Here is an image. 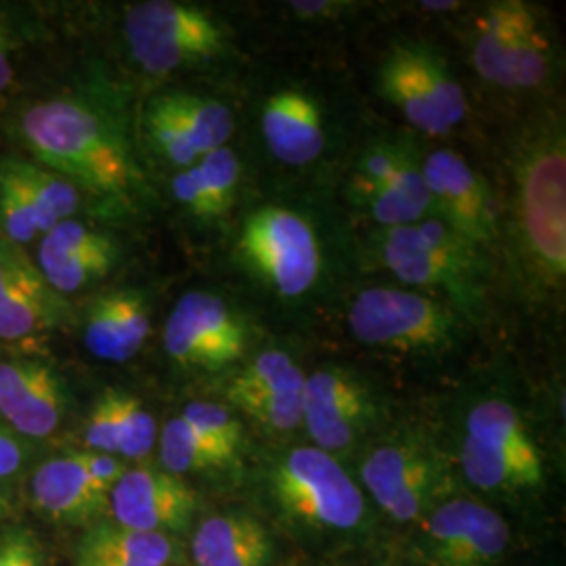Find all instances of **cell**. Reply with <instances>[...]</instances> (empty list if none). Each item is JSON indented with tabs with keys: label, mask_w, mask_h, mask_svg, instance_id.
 Listing matches in <instances>:
<instances>
[{
	"label": "cell",
	"mask_w": 566,
	"mask_h": 566,
	"mask_svg": "<svg viewBox=\"0 0 566 566\" xmlns=\"http://www.w3.org/2000/svg\"><path fill=\"white\" fill-rule=\"evenodd\" d=\"M21 135L42 163L88 191L122 193L135 177L116 133L81 103L61 99L30 107Z\"/></svg>",
	"instance_id": "1"
},
{
	"label": "cell",
	"mask_w": 566,
	"mask_h": 566,
	"mask_svg": "<svg viewBox=\"0 0 566 566\" xmlns=\"http://www.w3.org/2000/svg\"><path fill=\"white\" fill-rule=\"evenodd\" d=\"M269 495L287 525L317 537H340L364 525V491L317 447L280 458L269 474Z\"/></svg>",
	"instance_id": "2"
},
{
	"label": "cell",
	"mask_w": 566,
	"mask_h": 566,
	"mask_svg": "<svg viewBox=\"0 0 566 566\" xmlns=\"http://www.w3.org/2000/svg\"><path fill=\"white\" fill-rule=\"evenodd\" d=\"M465 479L489 493L533 491L544 485V460L521 413L500 399L474 405L462 443Z\"/></svg>",
	"instance_id": "3"
},
{
	"label": "cell",
	"mask_w": 566,
	"mask_h": 566,
	"mask_svg": "<svg viewBox=\"0 0 566 566\" xmlns=\"http://www.w3.org/2000/svg\"><path fill=\"white\" fill-rule=\"evenodd\" d=\"M518 227L526 254L549 283L566 275L565 137L552 130L525 154L518 175Z\"/></svg>",
	"instance_id": "4"
},
{
	"label": "cell",
	"mask_w": 566,
	"mask_h": 566,
	"mask_svg": "<svg viewBox=\"0 0 566 566\" xmlns=\"http://www.w3.org/2000/svg\"><path fill=\"white\" fill-rule=\"evenodd\" d=\"M348 324L361 343L401 353H441L458 336V317L446 304L397 287L364 290L350 304Z\"/></svg>",
	"instance_id": "5"
},
{
	"label": "cell",
	"mask_w": 566,
	"mask_h": 566,
	"mask_svg": "<svg viewBox=\"0 0 566 566\" xmlns=\"http://www.w3.org/2000/svg\"><path fill=\"white\" fill-rule=\"evenodd\" d=\"M124 30L133 57L154 74L210 60L223 51V28L202 9L172 0L130 7Z\"/></svg>",
	"instance_id": "6"
},
{
	"label": "cell",
	"mask_w": 566,
	"mask_h": 566,
	"mask_svg": "<svg viewBox=\"0 0 566 566\" xmlns=\"http://www.w3.org/2000/svg\"><path fill=\"white\" fill-rule=\"evenodd\" d=\"M380 91L405 120L428 135H447L464 120V91L446 63L416 44L395 46L380 67Z\"/></svg>",
	"instance_id": "7"
},
{
	"label": "cell",
	"mask_w": 566,
	"mask_h": 566,
	"mask_svg": "<svg viewBox=\"0 0 566 566\" xmlns=\"http://www.w3.org/2000/svg\"><path fill=\"white\" fill-rule=\"evenodd\" d=\"M472 61L485 81L504 88H531L544 82L549 46L525 2L486 7L476 20Z\"/></svg>",
	"instance_id": "8"
},
{
	"label": "cell",
	"mask_w": 566,
	"mask_h": 566,
	"mask_svg": "<svg viewBox=\"0 0 566 566\" xmlns=\"http://www.w3.org/2000/svg\"><path fill=\"white\" fill-rule=\"evenodd\" d=\"M380 259L401 282L418 287H443L462 303L472 290L474 245L443 221H418L386 229Z\"/></svg>",
	"instance_id": "9"
},
{
	"label": "cell",
	"mask_w": 566,
	"mask_h": 566,
	"mask_svg": "<svg viewBox=\"0 0 566 566\" xmlns=\"http://www.w3.org/2000/svg\"><path fill=\"white\" fill-rule=\"evenodd\" d=\"M240 250L282 296H303L317 282L319 245L313 229L292 210L269 206L250 214Z\"/></svg>",
	"instance_id": "10"
},
{
	"label": "cell",
	"mask_w": 566,
	"mask_h": 566,
	"mask_svg": "<svg viewBox=\"0 0 566 566\" xmlns=\"http://www.w3.org/2000/svg\"><path fill=\"white\" fill-rule=\"evenodd\" d=\"M164 346L182 367L217 371L242 357L245 329L223 298L189 292L166 322Z\"/></svg>",
	"instance_id": "11"
},
{
	"label": "cell",
	"mask_w": 566,
	"mask_h": 566,
	"mask_svg": "<svg viewBox=\"0 0 566 566\" xmlns=\"http://www.w3.org/2000/svg\"><path fill=\"white\" fill-rule=\"evenodd\" d=\"M510 547V526L491 507L451 500L432 507L422 526L426 566H497Z\"/></svg>",
	"instance_id": "12"
},
{
	"label": "cell",
	"mask_w": 566,
	"mask_h": 566,
	"mask_svg": "<svg viewBox=\"0 0 566 566\" xmlns=\"http://www.w3.org/2000/svg\"><path fill=\"white\" fill-rule=\"evenodd\" d=\"M361 483L388 518L411 523L426 512L437 470L424 447L413 441H386L365 455Z\"/></svg>",
	"instance_id": "13"
},
{
	"label": "cell",
	"mask_w": 566,
	"mask_h": 566,
	"mask_svg": "<svg viewBox=\"0 0 566 566\" xmlns=\"http://www.w3.org/2000/svg\"><path fill=\"white\" fill-rule=\"evenodd\" d=\"M374 416L365 386L343 369H319L304 378L303 424L317 449L334 455L357 441Z\"/></svg>",
	"instance_id": "14"
},
{
	"label": "cell",
	"mask_w": 566,
	"mask_h": 566,
	"mask_svg": "<svg viewBox=\"0 0 566 566\" xmlns=\"http://www.w3.org/2000/svg\"><path fill=\"white\" fill-rule=\"evenodd\" d=\"M196 507V493L179 476L149 468L126 470L109 493L114 523L168 537L189 528Z\"/></svg>",
	"instance_id": "15"
},
{
	"label": "cell",
	"mask_w": 566,
	"mask_h": 566,
	"mask_svg": "<svg viewBox=\"0 0 566 566\" xmlns=\"http://www.w3.org/2000/svg\"><path fill=\"white\" fill-rule=\"evenodd\" d=\"M432 208L441 210L443 223L470 245L495 238V210L485 181L462 156L439 149L422 164Z\"/></svg>",
	"instance_id": "16"
},
{
	"label": "cell",
	"mask_w": 566,
	"mask_h": 566,
	"mask_svg": "<svg viewBox=\"0 0 566 566\" xmlns=\"http://www.w3.org/2000/svg\"><path fill=\"white\" fill-rule=\"evenodd\" d=\"M304 374L285 353L266 350L233 378L229 401L256 422L290 432L303 424Z\"/></svg>",
	"instance_id": "17"
},
{
	"label": "cell",
	"mask_w": 566,
	"mask_h": 566,
	"mask_svg": "<svg viewBox=\"0 0 566 566\" xmlns=\"http://www.w3.org/2000/svg\"><path fill=\"white\" fill-rule=\"evenodd\" d=\"M0 416L21 434L42 439L61 420V386L39 364H0Z\"/></svg>",
	"instance_id": "18"
},
{
	"label": "cell",
	"mask_w": 566,
	"mask_h": 566,
	"mask_svg": "<svg viewBox=\"0 0 566 566\" xmlns=\"http://www.w3.org/2000/svg\"><path fill=\"white\" fill-rule=\"evenodd\" d=\"M149 329V306L142 292L116 290L88 306L84 344L97 359L124 364L142 350Z\"/></svg>",
	"instance_id": "19"
},
{
	"label": "cell",
	"mask_w": 566,
	"mask_h": 566,
	"mask_svg": "<svg viewBox=\"0 0 566 566\" xmlns=\"http://www.w3.org/2000/svg\"><path fill=\"white\" fill-rule=\"evenodd\" d=\"M263 135L269 151L283 164L304 166L324 151V122L317 103L298 91L273 95L263 109Z\"/></svg>",
	"instance_id": "20"
},
{
	"label": "cell",
	"mask_w": 566,
	"mask_h": 566,
	"mask_svg": "<svg viewBox=\"0 0 566 566\" xmlns=\"http://www.w3.org/2000/svg\"><path fill=\"white\" fill-rule=\"evenodd\" d=\"M32 495L44 514L61 523H86L109 507V497L91 481L82 453L41 465L32 479Z\"/></svg>",
	"instance_id": "21"
},
{
	"label": "cell",
	"mask_w": 566,
	"mask_h": 566,
	"mask_svg": "<svg viewBox=\"0 0 566 566\" xmlns=\"http://www.w3.org/2000/svg\"><path fill=\"white\" fill-rule=\"evenodd\" d=\"M198 566H269V531L248 514H217L200 523L191 542Z\"/></svg>",
	"instance_id": "22"
},
{
	"label": "cell",
	"mask_w": 566,
	"mask_h": 566,
	"mask_svg": "<svg viewBox=\"0 0 566 566\" xmlns=\"http://www.w3.org/2000/svg\"><path fill=\"white\" fill-rule=\"evenodd\" d=\"M49 292L41 275L13 252H0V338L20 340L49 319Z\"/></svg>",
	"instance_id": "23"
},
{
	"label": "cell",
	"mask_w": 566,
	"mask_h": 566,
	"mask_svg": "<svg viewBox=\"0 0 566 566\" xmlns=\"http://www.w3.org/2000/svg\"><path fill=\"white\" fill-rule=\"evenodd\" d=\"M365 212L386 229L424 221L432 210L422 166L409 158L395 179L355 196Z\"/></svg>",
	"instance_id": "24"
},
{
	"label": "cell",
	"mask_w": 566,
	"mask_h": 566,
	"mask_svg": "<svg viewBox=\"0 0 566 566\" xmlns=\"http://www.w3.org/2000/svg\"><path fill=\"white\" fill-rule=\"evenodd\" d=\"M78 556H116L151 566H172L179 558L175 537L128 528L118 523H97L82 535Z\"/></svg>",
	"instance_id": "25"
},
{
	"label": "cell",
	"mask_w": 566,
	"mask_h": 566,
	"mask_svg": "<svg viewBox=\"0 0 566 566\" xmlns=\"http://www.w3.org/2000/svg\"><path fill=\"white\" fill-rule=\"evenodd\" d=\"M11 166L20 181L21 193L36 233H49L61 221H70L81 202L74 182L61 179L60 175L34 164L11 163Z\"/></svg>",
	"instance_id": "26"
},
{
	"label": "cell",
	"mask_w": 566,
	"mask_h": 566,
	"mask_svg": "<svg viewBox=\"0 0 566 566\" xmlns=\"http://www.w3.org/2000/svg\"><path fill=\"white\" fill-rule=\"evenodd\" d=\"M158 99L179 120L200 158L208 151L221 149L231 139L235 124L223 103L187 93H172Z\"/></svg>",
	"instance_id": "27"
},
{
	"label": "cell",
	"mask_w": 566,
	"mask_h": 566,
	"mask_svg": "<svg viewBox=\"0 0 566 566\" xmlns=\"http://www.w3.org/2000/svg\"><path fill=\"white\" fill-rule=\"evenodd\" d=\"M160 458L166 472L175 476L223 468L233 460L219 447L206 441L181 416L164 426L160 434Z\"/></svg>",
	"instance_id": "28"
},
{
	"label": "cell",
	"mask_w": 566,
	"mask_h": 566,
	"mask_svg": "<svg viewBox=\"0 0 566 566\" xmlns=\"http://www.w3.org/2000/svg\"><path fill=\"white\" fill-rule=\"evenodd\" d=\"M105 397L112 411L118 455L128 460H142L149 455L158 439V426L149 409L137 397L114 388L105 390Z\"/></svg>",
	"instance_id": "29"
},
{
	"label": "cell",
	"mask_w": 566,
	"mask_h": 566,
	"mask_svg": "<svg viewBox=\"0 0 566 566\" xmlns=\"http://www.w3.org/2000/svg\"><path fill=\"white\" fill-rule=\"evenodd\" d=\"M44 282L60 292H76L88 283L107 275L114 263L112 252H84V254H39Z\"/></svg>",
	"instance_id": "30"
},
{
	"label": "cell",
	"mask_w": 566,
	"mask_h": 566,
	"mask_svg": "<svg viewBox=\"0 0 566 566\" xmlns=\"http://www.w3.org/2000/svg\"><path fill=\"white\" fill-rule=\"evenodd\" d=\"M182 420L200 432L206 441L219 447L229 458H235L242 443V426L235 416L217 403H191L182 409Z\"/></svg>",
	"instance_id": "31"
},
{
	"label": "cell",
	"mask_w": 566,
	"mask_h": 566,
	"mask_svg": "<svg viewBox=\"0 0 566 566\" xmlns=\"http://www.w3.org/2000/svg\"><path fill=\"white\" fill-rule=\"evenodd\" d=\"M200 177H202L206 193L210 198V203L214 208V214H223L233 203L235 187L240 181V160L238 156L221 147L214 151L203 154L202 158L196 164Z\"/></svg>",
	"instance_id": "32"
},
{
	"label": "cell",
	"mask_w": 566,
	"mask_h": 566,
	"mask_svg": "<svg viewBox=\"0 0 566 566\" xmlns=\"http://www.w3.org/2000/svg\"><path fill=\"white\" fill-rule=\"evenodd\" d=\"M147 130L151 135L154 145L163 151L164 158L177 166L189 168L196 166L200 156L193 149L191 142L187 139L179 120L164 107L160 99L149 103L147 109Z\"/></svg>",
	"instance_id": "33"
},
{
	"label": "cell",
	"mask_w": 566,
	"mask_h": 566,
	"mask_svg": "<svg viewBox=\"0 0 566 566\" xmlns=\"http://www.w3.org/2000/svg\"><path fill=\"white\" fill-rule=\"evenodd\" d=\"M0 219L2 229L11 242L25 243L34 240L36 227L28 212L21 185L11 163L0 166Z\"/></svg>",
	"instance_id": "34"
},
{
	"label": "cell",
	"mask_w": 566,
	"mask_h": 566,
	"mask_svg": "<svg viewBox=\"0 0 566 566\" xmlns=\"http://www.w3.org/2000/svg\"><path fill=\"white\" fill-rule=\"evenodd\" d=\"M409 158L411 156L397 145H374V147H369L357 163V172L353 177L350 193L357 196V193H364L369 189L382 187L399 175V170L403 168Z\"/></svg>",
	"instance_id": "35"
},
{
	"label": "cell",
	"mask_w": 566,
	"mask_h": 566,
	"mask_svg": "<svg viewBox=\"0 0 566 566\" xmlns=\"http://www.w3.org/2000/svg\"><path fill=\"white\" fill-rule=\"evenodd\" d=\"M114 245L99 233L76 221H61L41 243L42 254H84V252H112Z\"/></svg>",
	"instance_id": "36"
},
{
	"label": "cell",
	"mask_w": 566,
	"mask_h": 566,
	"mask_svg": "<svg viewBox=\"0 0 566 566\" xmlns=\"http://www.w3.org/2000/svg\"><path fill=\"white\" fill-rule=\"evenodd\" d=\"M172 191H175V198L187 206L196 217H202V219H212L217 217L214 214V208L210 203V198L206 193V187H203L202 177L198 172L196 166H189V168H182L181 172L175 177L172 181Z\"/></svg>",
	"instance_id": "37"
},
{
	"label": "cell",
	"mask_w": 566,
	"mask_h": 566,
	"mask_svg": "<svg viewBox=\"0 0 566 566\" xmlns=\"http://www.w3.org/2000/svg\"><path fill=\"white\" fill-rule=\"evenodd\" d=\"M0 566H44L41 544L28 531H11L0 539Z\"/></svg>",
	"instance_id": "38"
},
{
	"label": "cell",
	"mask_w": 566,
	"mask_h": 566,
	"mask_svg": "<svg viewBox=\"0 0 566 566\" xmlns=\"http://www.w3.org/2000/svg\"><path fill=\"white\" fill-rule=\"evenodd\" d=\"M86 443L95 453L105 455H118L116 449V437H114V424H112V411L107 397L103 392L99 401L93 407L86 424Z\"/></svg>",
	"instance_id": "39"
},
{
	"label": "cell",
	"mask_w": 566,
	"mask_h": 566,
	"mask_svg": "<svg viewBox=\"0 0 566 566\" xmlns=\"http://www.w3.org/2000/svg\"><path fill=\"white\" fill-rule=\"evenodd\" d=\"M84 464L91 474V481L102 491L105 497H109L112 489L120 481L122 474L128 470L122 464L116 455H105V453H82Z\"/></svg>",
	"instance_id": "40"
},
{
	"label": "cell",
	"mask_w": 566,
	"mask_h": 566,
	"mask_svg": "<svg viewBox=\"0 0 566 566\" xmlns=\"http://www.w3.org/2000/svg\"><path fill=\"white\" fill-rule=\"evenodd\" d=\"M21 462H23L21 447L7 432L0 430V479L13 474Z\"/></svg>",
	"instance_id": "41"
},
{
	"label": "cell",
	"mask_w": 566,
	"mask_h": 566,
	"mask_svg": "<svg viewBox=\"0 0 566 566\" xmlns=\"http://www.w3.org/2000/svg\"><path fill=\"white\" fill-rule=\"evenodd\" d=\"M76 566H151L142 565V563H133V560H124L116 556H78Z\"/></svg>",
	"instance_id": "42"
},
{
	"label": "cell",
	"mask_w": 566,
	"mask_h": 566,
	"mask_svg": "<svg viewBox=\"0 0 566 566\" xmlns=\"http://www.w3.org/2000/svg\"><path fill=\"white\" fill-rule=\"evenodd\" d=\"M11 65H9V57L4 51V42H2V32H0V91H4L11 82Z\"/></svg>",
	"instance_id": "43"
},
{
	"label": "cell",
	"mask_w": 566,
	"mask_h": 566,
	"mask_svg": "<svg viewBox=\"0 0 566 566\" xmlns=\"http://www.w3.org/2000/svg\"><path fill=\"white\" fill-rule=\"evenodd\" d=\"M455 2H424V9L430 11H447V9H455Z\"/></svg>",
	"instance_id": "44"
}]
</instances>
